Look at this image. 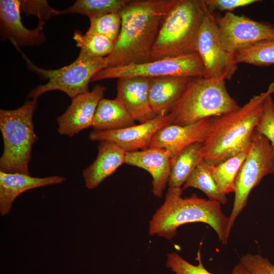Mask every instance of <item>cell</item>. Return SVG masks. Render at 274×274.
Returning <instances> with one entry per match:
<instances>
[{
    "label": "cell",
    "mask_w": 274,
    "mask_h": 274,
    "mask_svg": "<svg viewBox=\"0 0 274 274\" xmlns=\"http://www.w3.org/2000/svg\"><path fill=\"white\" fill-rule=\"evenodd\" d=\"M206 5L215 11L218 10L226 13L231 12L240 7L248 6L260 2L259 0H203Z\"/></svg>",
    "instance_id": "obj_33"
},
{
    "label": "cell",
    "mask_w": 274,
    "mask_h": 274,
    "mask_svg": "<svg viewBox=\"0 0 274 274\" xmlns=\"http://www.w3.org/2000/svg\"><path fill=\"white\" fill-rule=\"evenodd\" d=\"M182 188H169L164 202L157 209L149 224L150 236L170 240L181 225L203 223L216 232L222 244H227L228 217L223 213L221 204L217 201L198 197L195 194L183 198Z\"/></svg>",
    "instance_id": "obj_3"
},
{
    "label": "cell",
    "mask_w": 274,
    "mask_h": 274,
    "mask_svg": "<svg viewBox=\"0 0 274 274\" xmlns=\"http://www.w3.org/2000/svg\"><path fill=\"white\" fill-rule=\"evenodd\" d=\"M250 147L216 165H211L213 176L220 190L227 195L234 193V181Z\"/></svg>",
    "instance_id": "obj_24"
},
{
    "label": "cell",
    "mask_w": 274,
    "mask_h": 274,
    "mask_svg": "<svg viewBox=\"0 0 274 274\" xmlns=\"http://www.w3.org/2000/svg\"><path fill=\"white\" fill-rule=\"evenodd\" d=\"M219 36L223 48L234 56L238 51L260 42L274 40V25L232 12L216 17Z\"/></svg>",
    "instance_id": "obj_11"
},
{
    "label": "cell",
    "mask_w": 274,
    "mask_h": 274,
    "mask_svg": "<svg viewBox=\"0 0 274 274\" xmlns=\"http://www.w3.org/2000/svg\"><path fill=\"white\" fill-rule=\"evenodd\" d=\"M20 5L19 0L0 1L1 36L19 51L20 47L40 45L46 41L43 32L45 22H39L34 29L27 28L21 21Z\"/></svg>",
    "instance_id": "obj_14"
},
{
    "label": "cell",
    "mask_w": 274,
    "mask_h": 274,
    "mask_svg": "<svg viewBox=\"0 0 274 274\" xmlns=\"http://www.w3.org/2000/svg\"><path fill=\"white\" fill-rule=\"evenodd\" d=\"M151 78L131 77L118 79L117 97L131 114L140 123L150 121L157 116L149 99Z\"/></svg>",
    "instance_id": "obj_16"
},
{
    "label": "cell",
    "mask_w": 274,
    "mask_h": 274,
    "mask_svg": "<svg viewBox=\"0 0 274 274\" xmlns=\"http://www.w3.org/2000/svg\"><path fill=\"white\" fill-rule=\"evenodd\" d=\"M73 40L81 50L96 57L108 56L113 51L115 43L109 38L100 35L83 34L81 31H74Z\"/></svg>",
    "instance_id": "obj_26"
},
{
    "label": "cell",
    "mask_w": 274,
    "mask_h": 274,
    "mask_svg": "<svg viewBox=\"0 0 274 274\" xmlns=\"http://www.w3.org/2000/svg\"><path fill=\"white\" fill-rule=\"evenodd\" d=\"M121 25L119 12L110 13L90 19V26L86 33L102 35L115 43L120 31Z\"/></svg>",
    "instance_id": "obj_29"
},
{
    "label": "cell",
    "mask_w": 274,
    "mask_h": 274,
    "mask_svg": "<svg viewBox=\"0 0 274 274\" xmlns=\"http://www.w3.org/2000/svg\"><path fill=\"white\" fill-rule=\"evenodd\" d=\"M273 174L274 148L267 139L254 131L249 152L235 178L234 201L226 227L228 237L252 190L265 176Z\"/></svg>",
    "instance_id": "obj_8"
},
{
    "label": "cell",
    "mask_w": 274,
    "mask_h": 274,
    "mask_svg": "<svg viewBox=\"0 0 274 274\" xmlns=\"http://www.w3.org/2000/svg\"><path fill=\"white\" fill-rule=\"evenodd\" d=\"M196 52L202 62L205 78L230 80L238 69L234 56L220 42L214 11L207 6L197 36Z\"/></svg>",
    "instance_id": "obj_10"
},
{
    "label": "cell",
    "mask_w": 274,
    "mask_h": 274,
    "mask_svg": "<svg viewBox=\"0 0 274 274\" xmlns=\"http://www.w3.org/2000/svg\"><path fill=\"white\" fill-rule=\"evenodd\" d=\"M273 204H274V199H273Z\"/></svg>",
    "instance_id": "obj_35"
},
{
    "label": "cell",
    "mask_w": 274,
    "mask_h": 274,
    "mask_svg": "<svg viewBox=\"0 0 274 274\" xmlns=\"http://www.w3.org/2000/svg\"><path fill=\"white\" fill-rule=\"evenodd\" d=\"M130 0H77L72 6L58 11V15L77 13L90 19L119 12Z\"/></svg>",
    "instance_id": "obj_25"
},
{
    "label": "cell",
    "mask_w": 274,
    "mask_h": 274,
    "mask_svg": "<svg viewBox=\"0 0 274 274\" xmlns=\"http://www.w3.org/2000/svg\"><path fill=\"white\" fill-rule=\"evenodd\" d=\"M241 106L229 94L223 78H192L169 113L172 124L181 126L222 116Z\"/></svg>",
    "instance_id": "obj_5"
},
{
    "label": "cell",
    "mask_w": 274,
    "mask_h": 274,
    "mask_svg": "<svg viewBox=\"0 0 274 274\" xmlns=\"http://www.w3.org/2000/svg\"><path fill=\"white\" fill-rule=\"evenodd\" d=\"M211 125V118L187 125H167L154 134L149 148L164 149L172 159L187 146L195 143H203L209 134Z\"/></svg>",
    "instance_id": "obj_15"
},
{
    "label": "cell",
    "mask_w": 274,
    "mask_h": 274,
    "mask_svg": "<svg viewBox=\"0 0 274 274\" xmlns=\"http://www.w3.org/2000/svg\"><path fill=\"white\" fill-rule=\"evenodd\" d=\"M126 152L116 144L109 141H100L95 160L82 172L86 188H96L107 178L125 163Z\"/></svg>",
    "instance_id": "obj_19"
},
{
    "label": "cell",
    "mask_w": 274,
    "mask_h": 274,
    "mask_svg": "<svg viewBox=\"0 0 274 274\" xmlns=\"http://www.w3.org/2000/svg\"><path fill=\"white\" fill-rule=\"evenodd\" d=\"M125 163L143 168L152 178V193L161 198L168 183L171 169V157L164 149L148 148L126 152Z\"/></svg>",
    "instance_id": "obj_17"
},
{
    "label": "cell",
    "mask_w": 274,
    "mask_h": 274,
    "mask_svg": "<svg viewBox=\"0 0 274 274\" xmlns=\"http://www.w3.org/2000/svg\"><path fill=\"white\" fill-rule=\"evenodd\" d=\"M20 3L21 12H24L27 16L38 17L39 22H45L52 16L58 15V10L49 6L47 1L20 0Z\"/></svg>",
    "instance_id": "obj_31"
},
{
    "label": "cell",
    "mask_w": 274,
    "mask_h": 274,
    "mask_svg": "<svg viewBox=\"0 0 274 274\" xmlns=\"http://www.w3.org/2000/svg\"><path fill=\"white\" fill-rule=\"evenodd\" d=\"M189 187L202 191L210 200L218 201L221 204H226L228 202L226 195L220 190L213 176L211 165L204 160L189 176L182 189L184 191Z\"/></svg>",
    "instance_id": "obj_23"
},
{
    "label": "cell",
    "mask_w": 274,
    "mask_h": 274,
    "mask_svg": "<svg viewBox=\"0 0 274 274\" xmlns=\"http://www.w3.org/2000/svg\"><path fill=\"white\" fill-rule=\"evenodd\" d=\"M237 64L263 66L274 64V40L257 43L234 54Z\"/></svg>",
    "instance_id": "obj_27"
},
{
    "label": "cell",
    "mask_w": 274,
    "mask_h": 274,
    "mask_svg": "<svg viewBox=\"0 0 274 274\" xmlns=\"http://www.w3.org/2000/svg\"><path fill=\"white\" fill-rule=\"evenodd\" d=\"M249 274H274V265L260 254L248 253L239 260Z\"/></svg>",
    "instance_id": "obj_32"
},
{
    "label": "cell",
    "mask_w": 274,
    "mask_h": 274,
    "mask_svg": "<svg viewBox=\"0 0 274 274\" xmlns=\"http://www.w3.org/2000/svg\"><path fill=\"white\" fill-rule=\"evenodd\" d=\"M27 67L41 79L48 80L47 83L37 86L29 92L27 99H38L50 91L59 90L72 99L89 92L88 85L92 77L100 71L108 68L107 57H96L80 50L76 59L71 64L56 70H48L33 64L22 52Z\"/></svg>",
    "instance_id": "obj_7"
},
{
    "label": "cell",
    "mask_w": 274,
    "mask_h": 274,
    "mask_svg": "<svg viewBox=\"0 0 274 274\" xmlns=\"http://www.w3.org/2000/svg\"><path fill=\"white\" fill-rule=\"evenodd\" d=\"M37 99H27L15 110H0V130L4 150L0 171L29 175L28 165L33 144L38 140L32 121Z\"/></svg>",
    "instance_id": "obj_6"
},
{
    "label": "cell",
    "mask_w": 274,
    "mask_h": 274,
    "mask_svg": "<svg viewBox=\"0 0 274 274\" xmlns=\"http://www.w3.org/2000/svg\"><path fill=\"white\" fill-rule=\"evenodd\" d=\"M176 1L130 0L119 12L120 31L113 51L107 56L108 67L151 61L161 24Z\"/></svg>",
    "instance_id": "obj_1"
},
{
    "label": "cell",
    "mask_w": 274,
    "mask_h": 274,
    "mask_svg": "<svg viewBox=\"0 0 274 274\" xmlns=\"http://www.w3.org/2000/svg\"><path fill=\"white\" fill-rule=\"evenodd\" d=\"M272 94L264 100L255 131L267 139L274 148V101Z\"/></svg>",
    "instance_id": "obj_30"
},
{
    "label": "cell",
    "mask_w": 274,
    "mask_h": 274,
    "mask_svg": "<svg viewBox=\"0 0 274 274\" xmlns=\"http://www.w3.org/2000/svg\"><path fill=\"white\" fill-rule=\"evenodd\" d=\"M204 76L202 62L198 53L193 52L146 63L106 68L96 73L91 82L137 77L153 79L173 76L196 78Z\"/></svg>",
    "instance_id": "obj_9"
},
{
    "label": "cell",
    "mask_w": 274,
    "mask_h": 274,
    "mask_svg": "<svg viewBox=\"0 0 274 274\" xmlns=\"http://www.w3.org/2000/svg\"><path fill=\"white\" fill-rule=\"evenodd\" d=\"M134 125V119L119 100L102 98L96 109L91 127L96 130H110Z\"/></svg>",
    "instance_id": "obj_21"
},
{
    "label": "cell",
    "mask_w": 274,
    "mask_h": 274,
    "mask_svg": "<svg viewBox=\"0 0 274 274\" xmlns=\"http://www.w3.org/2000/svg\"><path fill=\"white\" fill-rule=\"evenodd\" d=\"M207 6L203 0H177L165 17L152 51V61L196 52Z\"/></svg>",
    "instance_id": "obj_4"
},
{
    "label": "cell",
    "mask_w": 274,
    "mask_h": 274,
    "mask_svg": "<svg viewBox=\"0 0 274 274\" xmlns=\"http://www.w3.org/2000/svg\"><path fill=\"white\" fill-rule=\"evenodd\" d=\"M170 114L157 116L153 119L116 130H93L89 134L91 141H109L122 148L126 152L138 151L149 148L151 140L159 129L172 124Z\"/></svg>",
    "instance_id": "obj_12"
},
{
    "label": "cell",
    "mask_w": 274,
    "mask_h": 274,
    "mask_svg": "<svg viewBox=\"0 0 274 274\" xmlns=\"http://www.w3.org/2000/svg\"><path fill=\"white\" fill-rule=\"evenodd\" d=\"M203 160L202 143H193L181 150L171 159L168 188H182L189 176Z\"/></svg>",
    "instance_id": "obj_22"
},
{
    "label": "cell",
    "mask_w": 274,
    "mask_h": 274,
    "mask_svg": "<svg viewBox=\"0 0 274 274\" xmlns=\"http://www.w3.org/2000/svg\"><path fill=\"white\" fill-rule=\"evenodd\" d=\"M106 90V87L96 85L92 91L72 99L66 110L56 118L59 134L73 136L91 126L96 109Z\"/></svg>",
    "instance_id": "obj_13"
},
{
    "label": "cell",
    "mask_w": 274,
    "mask_h": 274,
    "mask_svg": "<svg viewBox=\"0 0 274 274\" xmlns=\"http://www.w3.org/2000/svg\"><path fill=\"white\" fill-rule=\"evenodd\" d=\"M274 93V81L267 90L243 106L226 114L211 118L209 134L202 143L204 160L216 165L250 147L265 99Z\"/></svg>",
    "instance_id": "obj_2"
},
{
    "label": "cell",
    "mask_w": 274,
    "mask_h": 274,
    "mask_svg": "<svg viewBox=\"0 0 274 274\" xmlns=\"http://www.w3.org/2000/svg\"><path fill=\"white\" fill-rule=\"evenodd\" d=\"M191 78L173 76L151 79L149 99L156 116L166 115L170 112Z\"/></svg>",
    "instance_id": "obj_20"
},
{
    "label": "cell",
    "mask_w": 274,
    "mask_h": 274,
    "mask_svg": "<svg viewBox=\"0 0 274 274\" xmlns=\"http://www.w3.org/2000/svg\"><path fill=\"white\" fill-rule=\"evenodd\" d=\"M196 260L198 264L193 265L184 259L178 253L173 252L167 255L166 266L175 274H213L203 266L200 250ZM232 274H249L241 262L234 267Z\"/></svg>",
    "instance_id": "obj_28"
},
{
    "label": "cell",
    "mask_w": 274,
    "mask_h": 274,
    "mask_svg": "<svg viewBox=\"0 0 274 274\" xmlns=\"http://www.w3.org/2000/svg\"><path fill=\"white\" fill-rule=\"evenodd\" d=\"M64 177L52 176L44 178L33 177L20 173H8L0 171V213L9 214L13 202L21 193L34 188L60 184Z\"/></svg>",
    "instance_id": "obj_18"
},
{
    "label": "cell",
    "mask_w": 274,
    "mask_h": 274,
    "mask_svg": "<svg viewBox=\"0 0 274 274\" xmlns=\"http://www.w3.org/2000/svg\"><path fill=\"white\" fill-rule=\"evenodd\" d=\"M273 4H274V1H273Z\"/></svg>",
    "instance_id": "obj_34"
}]
</instances>
